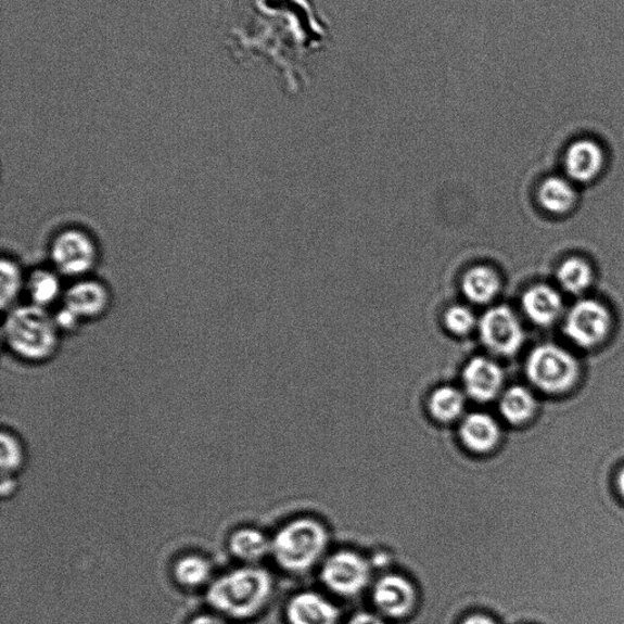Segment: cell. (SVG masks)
<instances>
[{
    "label": "cell",
    "mask_w": 624,
    "mask_h": 624,
    "mask_svg": "<svg viewBox=\"0 0 624 624\" xmlns=\"http://www.w3.org/2000/svg\"><path fill=\"white\" fill-rule=\"evenodd\" d=\"M540 205L551 214L568 213L576 202L572 186L561 177H549L540 184L538 192Z\"/></svg>",
    "instance_id": "cell-22"
},
{
    "label": "cell",
    "mask_w": 624,
    "mask_h": 624,
    "mask_svg": "<svg viewBox=\"0 0 624 624\" xmlns=\"http://www.w3.org/2000/svg\"><path fill=\"white\" fill-rule=\"evenodd\" d=\"M482 341L497 354L509 356L519 352L524 333L517 317L507 306H498L482 317L480 323Z\"/></svg>",
    "instance_id": "cell-9"
},
{
    "label": "cell",
    "mask_w": 624,
    "mask_h": 624,
    "mask_svg": "<svg viewBox=\"0 0 624 624\" xmlns=\"http://www.w3.org/2000/svg\"><path fill=\"white\" fill-rule=\"evenodd\" d=\"M606 163L601 147L590 140H580L569 147L564 166L572 180L586 183L596 178Z\"/></svg>",
    "instance_id": "cell-13"
},
{
    "label": "cell",
    "mask_w": 624,
    "mask_h": 624,
    "mask_svg": "<svg viewBox=\"0 0 624 624\" xmlns=\"http://www.w3.org/2000/svg\"><path fill=\"white\" fill-rule=\"evenodd\" d=\"M557 277L564 291L580 294L590 285L593 271L590 266L580 257H570L560 265Z\"/></svg>",
    "instance_id": "cell-24"
},
{
    "label": "cell",
    "mask_w": 624,
    "mask_h": 624,
    "mask_svg": "<svg viewBox=\"0 0 624 624\" xmlns=\"http://www.w3.org/2000/svg\"><path fill=\"white\" fill-rule=\"evenodd\" d=\"M188 624H230L225 620V617L216 615H200L194 617Z\"/></svg>",
    "instance_id": "cell-28"
},
{
    "label": "cell",
    "mask_w": 624,
    "mask_h": 624,
    "mask_svg": "<svg viewBox=\"0 0 624 624\" xmlns=\"http://www.w3.org/2000/svg\"><path fill=\"white\" fill-rule=\"evenodd\" d=\"M611 324V316L602 304L596 301H582L574 304L566 316L563 331L569 339L582 346L591 348L606 340Z\"/></svg>",
    "instance_id": "cell-8"
},
{
    "label": "cell",
    "mask_w": 624,
    "mask_h": 624,
    "mask_svg": "<svg viewBox=\"0 0 624 624\" xmlns=\"http://www.w3.org/2000/svg\"><path fill=\"white\" fill-rule=\"evenodd\" d=\"M113 303L111 286L88 276L67 286L61 305L84 326L103 319L111 311Z\"/></svg>",
    "instance_id": "cell-6"
},
{
    "label": "cell",
    "mask_w": 624,
    "mask_h": 624,
    "mask_svg": "<svg viewBox=\"0 0 624 624\" xmlns=\"http://www.w3.org/2000/svg\"><path fill=\"white\" fill-rule=\"evenodd\" d=\"M62 279L52 266L38 267L27 273L25 295L28 304L48 310L56 303H62L66 290Z\"/></svg>",
    "instance_id": "cell-15"
},
{
    "label": "cell",
    "mask_w": 624,
    "mask_h": 624,
    "mask_svg": "<svg viewBox=\"0 0 624 624\" xmlns=\"http://www.w3.org/2000/svg\"><path fill=\"white\" fill-rule=\"evenodd\" d=\"M504 383L499 366L485 358H475L463 371V384L468 395L475 402L487 403L498 396Z\"/></svg>",
    "instance_id": "cell-11"
},
{
    "label": "cell",
    "mask_w": 624,
    "mask_h": 624,
    "mask_svg": "<svg viewBox=\"0 0 624 624\" xmlns=\"http://www.w3.org/2000/svg\"><path fill=\"white\" fill-rule=\"evenodd\" d=\"M321 577L327 587L343 597H354L368 586L371 570L368 561L353 551H340L327 559Z\"/></svg>",
    "instance_id": "cell-7"
},
{
    "label": "cell",
    "mask_w": 624,
    "mask_h": 624,
    "mask_svg": "<svg viewBox=\"0 0 624 624\" xmlns=\"http://www.w3.org/2000/svg\"><path fill=\"white\" fill-rule=\"evenodd\" d=\"M2 291H0V306L4 314L18 306L20 298L25 295L27 273L14 255L4 254L2 264Z\"/></svg>",
    "instance_id": "cell-18"
},
{
    "label": "cell",
    "mask_w": 624,
    "mask_h": 624,
    "mask_svg": "<svg viewBox=\"0 0 624 624\" xmlns=\"http://www.w3.org/2000/svg\"><path fill=\"white\" fill-rule=\"evenodd\" d=\"M524 313L538 326H550L563 310V302L557 290L547 284L532 286L522 298Z\"/></svg>",
    "instance_id": "cell-16"
},
{
    "label": "cell",
    "mask_w": 624,
    "mask_h": 624,
    "mask_svg": "<svg viewBox=\"0 0 624 624\" xmlns=\"http://www.w3.org/2000/svg\"><path fill=\"white\" fill-rule=\"evenodd\" d=\"M175 580L187 589H198L213 583V564L201 555H187L175 563Z\"/></svg>",
    "instance_id": "cell-19"
},
{
    "label": "cell",
    "mask_w": 624,
    "mask_h": 624,
    "mask_svg": "<svg viewBox=\"0 0 624 624\" xmlns=\"http://www.w3.org/2000/svg\"><path fill=\"white\" fill-rule=\"evenodd\" d=\"M460 440L474 454H488L498 447L500 429L491 415L473 412L460 424Z\"/></svg>",
    "instance_id": "cell-12"
},
{
    "label": "cell",
    "mask_w": 624,
    "mask_h": 624,
    "mask_svg": "<svg viewBox=\"0 0 624 624\" xmlns=\"http://www.w3.org/2000/svg\"><path fill=\"white\" fill-rule=\"evenodd\" d=\"M286 616L291 624H336L340 613L319 594L302 593L290 601Z\"/></svg>",
    "instance_id": "cell-14"
},
{
    "label": "cell",
    "mask_w": 624,
    "mask_h": 624,
    "mask_svg": "<svg viewBox=\"0 0 624 624\" xmlns=\"http://www.w3.org/2000/svg\"><path fill=\"white\" fill-rule=\"evenodd\" d=\"M616 485L621 497L624 499V468L620 471L617 475Z\"/></svg>",
    "instance_id": "cell-30"
},
{
    "label": "cell",
    "mask_w": 624,
    "mask_h": 624,
    "mask_svg": "<svg viewBox=\"0 0 624 624\" xmlns=\"http://www.w3.org/2000/svg\"><path fill=\"white\" fill-rule=\"evenodd\" d=\"M527 378L547 394L570 391L578 379V362L558 345L544 344L533 349L527 360Z\"/></svg>",
    "instance_id": "cell-5"
},
{
    "label": "cell",
    "mask_w": 624,
    "mask_h": 624,
    "mask_svg": "<svg viewBox=\"0 0 624 624\" xmlns=\"http://www.w3.org/2000/svg\"><path fill=\"white\" fill-rule=\"evenodd\" d=\"M412 584L400 576H385L373 588V603L383 615L403 619L409 615L416 603Z\"/></svg>",
    "instance_id": "cell-10"
},
{
    "label": "cell",
    "mask_w": 624,
    "mask_h": 624,
    "mask_svg": "<svg viewBox=\"0 0 624 624\" xmlns=\"http://www.w3.org/2000/svg\"><path fill=\"white\" fill-rule=\"evenodd\" d=\"M445 324L448 330L457 335H464L473 330L475 319L473 314L463 306H454L445 315Z\"/></svg>",
    "instance_id": "cell-26"
},
{
    "label": "cell",
    "mask_w": 624,
    "mask_h": 624,
    "mask_svg": "<svg viewBox=\"0 0 624 624\" xmlns=\"http://www.w3.org/2000/svg\"><path fill=\"white\" fill-rule=\"evenodd\" d=\"M429 409L432 418L438 422L457 421L464 410V396L453 387H442L431 395Z\"/></svg>",
    "instance_id": "cell-23"
},
{
    "label": "cell",
    "mask_w": 624,
    "mask_h": 624,
    "mask_svg": "<svg viewBox=\"0 0 624 624\" xmlns=\"http://www.w3.org/2000/svg\"><path fill=\"white\" fill-rule=\"evenodd\" d=\"M49 263L66 279L79 280L92 276L102 259L98 238L78 225L59 229L48 243Z\"/></svg>",
    "instance_id": "cell-3"
},
{
    "label": "cell",
    "mask_w": 624,
    "mask_h": 624,
    "mask_svg": "<svg viewBox=\"0 0 624 624\" xmlns=\"http://www.w3.org/2000/svg\"><path fill=\"white\" fill-rule=\"evenodd\" d=\"M229 548L233 557L253 566L272 551V540L260 530L245 527L232 533Z\"/></svg>",
    "instance_id": "cell-17"
},
{
    "label": "cell",
    "mask_w": 624,
    "mask_h": 624,
    "mask_svg": "<svg viewBox=\"0 0 624 624\" xmlns=\"http://www.w3.org/2000/svg\"><path fill=\"white\" fill-rule=\"evenodd\" d=\"M0 468L2 477L16 479L26 464V450L22 441L13 432L2 433L0 443Z\"/></svg>",
    "instance_id": "cell-25"
},
{
    "label": "cell",
    "mask_w": 624,
    "mask_h": 624,
    "mask_svg": "<svg viewBox=\"0 0 624 624\" xmlns=\"http://www.w3.org/2000/svg\"><path fill=\"white\" fill-rule=\"evenodd\" d=\"M4 315L3 343L14 358L31 365L55 358L64 334L54 315L31 304L18 305Z\"/></svg>",
    "instance_id": "cell-1"
},
{
    "label": "cell",
    "mask_w": 624,
    "mask_h": 624,
    "mask_svg": "<svg viewBox=\"0 0 624 624\" xmlns=\"http://www.w3.org/2000/svg\"><path fill=\"white\" fill-rule=\"evenodd\" d=\"M329 544V533L320 522L311 519L295 520L285 524L272 539L277 563L286 571L309 570L322 558Z\"/></svg>",
    "instance_id": "cell-4"
},
{
    "label": "cell",
    "mask_w": 624,
    "mask_h": 624,
    "mask_svg": "<svg viewBox=\"0 0 624 624\" xmlns=\"http://www.w3.org/2000/svg\"><path fill=\"white\" fill-rule=\"evenodd\" d=\"M346 624H385L382 619L369 612L356 613Z\"/></svg>",
    "instance_id": "cell-27"
},
{
    "label": "cell",
    "mask_w": 624,
    "mask_h": 624,
    "mask_svg": "<svg viewBox=\"0 0 624 624\" xmlns=\"http://www.w3.org/2000/svg\"><path fill=\"white\" fill-rule=\"evenodd\" d=\"M537 403L533 394L523 387H511L501 395V416L511 424L526 423L536 412Z\"/></svg>",
    "instance_id": "cell-21"
},
{
    "label": "cell",
    "mask_w": 624,
    "mask_h": 624,
    "mask_svg": "<svg viewBox=\"0 0 624 624\" xmlns=\"http://www.w3.org/2000/svg\"><path fill=\"white\" fill-rule=\"evenodd\" d=\"M272 590L273 582L269 572L244 566L214 580L207 589V602L226 619L246 620L266 607Z\"/></svg>",
    "instance_id": "cell-2"
},
{
    "label": "cell",
    "mask_w": 624,
    "mask_h": 624,
    "mask_svg": "<svg viewBox=\"0 0 624 624\" xmlns=\"http://www.w3.org/2000/svg\"><path fill=\"white\" fill-rule=\"evenodd\" d=\"M461 624H498V623L487 616L473 615L464 620Z\"/></svg>",
    "instance_id": "cell-29"
},
{
    "label": "cell",
    "mask_w": 624,
    "mask_h": 624,
    "mask_svg": "<svg viewBox=\"0 0 624 624\" xmlns=\"http://www.w3.org/2000/svg\"><path fill=\"white\" fill-rule=\"evenodd\" d=\"M462 290L473 303H489L500 291L499 277L489 267H474L464 275Z\"/></svg>",
    "instance_id": "cell-20"
}]
</instances>
